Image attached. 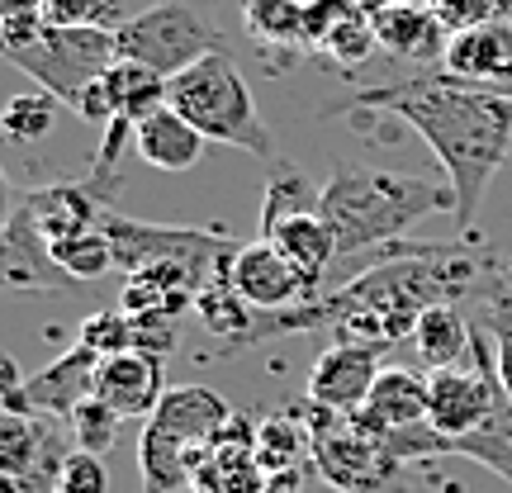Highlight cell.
<instances>
[{
    "mask_svg": "<svg viewBox=\"0 0 512 493\" xmlns=\"http://www.w3.org/2000/svg\"><path fill=\"white\" fill-rule=\"evenodd\" d=\"M95 375H100V356L91 347L76 342L72 351H62L53 366H43L38 375L19 384V389H5V413H53V418H72L86 399H95Z\"/></svg>",
    "mask_w": 512,
    "mask_h": 493,
    "instance_id": "cell-10",
    "label": "cell"
},
{
    "mask_svg": "<svg viewBox=\"0 0 512 493\" xmlns=\"http://www.w3.org/2000/svg\"><path fill=\"white\" fill-rule=\"evenodd\" d=\"M456 214L451 185H432L403 171H375V166L337 162L323 181V219L337 238V261L366 256L403 238L413 223L432 214Z\"/></svg>",
    "mask_w": 512,
    "mask_h": 493,
    "instance_id": "cell-2",
    "label": "cell"
},
{
    "mask_svg": "<svg viewBox=\"0 0 512 493\" xmlns=\"http://www.w3.org/2000/svg\"><path fill=\"white\" fill-rule=\"evenodd\" d=\"M370 15H375V38H380V48L389 57L418 62V67L446 62L451 29L427 0H394V5H380Z\"/></svg>",
    "mask_w": 512,
    "mask_h": 493,
    "instance_id": "cell-15",
    "label": "cell"
},
{
    "mask_svg": "<svg viewBox=\"0 0 512 493\" xmlns=\"http://www.w3.org/2000/svg\"><path fill=\"white\" fill-rule=\"evenodd\" d=\"M494 361H498V380H503V389H508V399H512V332H498L494 337Z\"/></svg>",
    "mask_w": 512,
    "mask_h": 493,
    "instance_id": "cell-34",
    "label": "cell"
},
{
    "mask_svg": "<svg viewBox=\"0 0 512 493\" xmlns=\"http://www.w3.org/2000/svg\"><path fill=\"white\" fill-rule=\"evenodd\" d=\"M48 24L62 29H119L124 24V0H38Z\"/></svg>",
    "mask_w": 512,
    "mask_h": 493,
    "instance_id": "cell-29",
    "label": "cell"
},
{
    "mask_svg": "<svg viewBox=\"0 0 512 493\" xmlns=\"http://www.w3.org/2000/svg\"><path fill=\"white\" fill-rule=\"evenodd\" d=\"M53 256L72 280H100V275L114 271V247H110V238H105V228H91V233H81V238L62 242V247H53Z\"/></svg>",
    "mask_w": 512,
    "mask_h": 493,
    "instance_id": "cell-28",
    "label": "cell"
},
{
    "mask_svg": "<svg viewBox=\"0 0 512 493\" xmlns=\"http://www.w3.org/2000/svg\"><path fill=\"white\" fill-rule=\"evenodd\" d=\"M375 48L380 38L366 0H309V53L342 72H356Z\"/></svg>",
    "mask_w": 512,
    "mask_h": 493,
    "instance_id": "cell-13",
    "label": "cell"
},
{
    "mask_svg": "<svg viewBox=\"0 0 512 493\" xmlns=\"http://www.w3.org/2000/svg\"><path fill=\"white\" fill-rule=\"evenodd\" d=\"M95 399H105L119 418H152V413H157V403L166 399L162 361H157V356H143V351L100 356Z\"/></svg>",
    "mask_w": 512,
    "mask_h": 493,
    "instance_id": "cell-19",
    "label": "cell"
},
{
    "mask_svg": "<svg viewBox=\"0 0 512 493\" xmlns=\"http://www.w3.org/2000/svg\"><path fill=\"white\" fill-rule=\"evenodd\" d=\"M67 422H72L76 446H81V451H91V456H105L114 441H119V427H124V418H119L105 399H86Z\"/></svg>",
    "mask_w": 512,
    "mask_h": 493,
    "instance_id": "cell-30",
    "label": "cell"
},
{
    "mask_svg": "<svg viewBox=\"0 0 512 493\" xmlns=\"http://www.w3.org/2000/svg\"><path fill=\"white\" fill-rule=\"evenodd\" d=\"M261 238L309 275L313 294L323 285L328 266H337V238H332L328 219H323V185H313L299 166L280 162V157L271 162V176H266Z\"/></svg>",
    "mask_w": 512,
    "mask_h": 493,
    "instance_id": "cell-6",
    "label": "cell"
},
{
    "mask_svg": "<svg viewBox=\"0 0 512 493\" xmlns=\"http://www.w3.org/2000/svg\"><path fill=\"white\" fill-rule=\"evenodd\" d=\"M356 422L366 427L370 437L422 427L427 422V380H418L413 370H403V366H384L375 389H370L366 408L356 413Z\"/></svg>",
    "mask_w": 512,
    "mask_h": 493,
    "instance_id": "cell-20",
    "label": "cell"
},
{
    "mask_svg": "<svg viewBox=\"0 0 512 493\" xmlns=\"http://www.w3.org/2000/svg\"><path fill=\"white\" fill-rule=\"evenodd\" d=\"M105 238L114 247V271H147V266H185L200 280V290L228 280V266L238 256V242L209 233V228H190V223H143L105 209Z\"/></svg>",
    "mask_w": 512,
    "mask_h": 493,
    "instance_id": "cell-5",
    "label": "cell"
},
{
    "mask_svg": "<svg viewBox=\"0 0 512 493\" xmlns=\"http://www.w3.org/2000/svg\"><path fill=\"white\" fill-rule=\"evenodd\" d=\"M233 422V408L209 384H181L166 389L157 413L143 418L138 432V475L143 493H181L195 484L209 446Z\"/></svg>",
    "mask_w": 512,
    "mask_h": 493,
    "instance_id": "cell-3",
    "label": "cell"
},
{
    "mask_svg": "<svg viewBox=\"0 0 512 493\" xmlns=\"http://www.w3.org/2000/svg\"><path fill=\"white\" fill-rule=\"evenodd\" d=\"M181 342V332H176V318H133V351H143V356H157L166 361L171 351Z\"/></svg>",
    "mask_w": 512,
    "mask_h": 493,
    "instance_id": "cell-33",
    "label": "cell"
},
{
    "mask_svg": "<svg viewBox=\"0 0 512 493\" xmlns=\"http://www.w3.org/2000/svg\"><path fill=\"white\" fill-rule=\"evenodd\" d=\"M19 209L29 214V223L38 228V238L48 242V247H62V242L100 228L110 204L100 200L86 181H53V185L29 190V195L19 200Z\"/></svg>",
    "mask_w": 512,
    "mask_h": 493,
    "instance_id": "cell-14",
    "label": "cell"
},
{
    "mask_svg": "<svg viewBox=\"0 0 512 493\" xmlns=\"http://www.w3.org/2000/svg\"><path fill=\"white\" fill-rule=\"evenodd\" d=\"M261 493H309V484H304V470H285V475L266 479V489Z\"/></svg>",
    "mask_w": 512,
    "mask_h": 493,
    "instance_id": "cell-35",
    "label": "cell"
},
{
    "mask_svg": "<svg viewBox=\"0 0 512 493\" xmlns=\"http://www.w3.org/2000/svg\"><path fill=\"white\" fill-rule=\"evenodd\" d=\"M0 271H5V285H15V290H72L76 285L72 275L57 266L53 247L38 238V228L29 223V214L19 209V200H10V209H5Z\"/></svg>",
    "mask_w": 512,
    "mask_h": 493,
    "instance_id": "cell-17",
    "label": "cell"
},
{
    "mask_svg": "<svg viewBox=\"0 0 512 493\" xmlns=\"http://www.w3.org/2000/svg\"><path fill=\"white\" fill-rule=\"evenodd\" d=\"M19 72H29L38 81V91H48L62 100L67 110H76V100L91 91L95 81H105L119 48H114V29H62V24H43V34L10 53Z\"/></svg>",
    "mask_w": 512,
    "mask_h": 493,
    "instance_id": "cell-7",
    "label": "cell"
},
{
    "mask_svg": "<svg viewBox=\"0 0 512 493\" xmlns=\"http://www.w3.org/2000/svg\"><path fill=\"white\" fill-rule=\"evenodd\" d=\"M195 318L204 323V332H214V337L233 342V347H247V337L256 332V309L228 280L195 294Z\"/></svg>",
    "mask_w": 512,
    "mask_h": 493,
    "instance_id": "cell-26",
    "label": "cell"
},
{
    "mask_svg": "<svg viewBox=\"0 0 512 493\" xmlns=\"http://www.w3.org/2000/svg\"><path fill=\"white\" fill-rule=\"evenodd\" d=\"M57 105H62V100H53L48 91L10 95V105H5V114H0V124H5V133H10L15 143H38L43 133H53Z\"/></svg>",
    "mask_w": 512,
    "mask_h": 493,
    "instance_id": "cell-27",
    "label": "cell"
},
{
    "mask_svg": "<svg viewBox=\"0 0 512 493\" xmlns=\"http://www.w3.org/2000/svg\"><path fill=\"white\" fill-rule=\"evenodd\" d=\"M380 356L384 347H370V342H332V347H323V356L309 370V399L342 413V418H356L366 408L375 380H380Z\"/></svg>",
    "mask_w": 512,
    "mask_h": 493,
    "instance_id": "cell-12",
    "label": "cell"
},
{
    "mask_svg": "<svg viewBox=\"0 0 512 493\" xmlns=\"http://www.w3.org/2000/svg\"><path fill=\"white\" fill-rule=\"evenodd\" d=\"M242 29L261 53H309V0H242Z\"/></svg>",
    "mask_w": 512,
    "mask_h": 493,
    "instance_id": "cell-22",
    "label": "cell"
},
{
    "mask_svg": "<svg viewBox=\"0 0 512 493\" xmlns=\"http://www.w3.org/2000/svg\"><path fill=\"white\" fill-rule=\"evenodd\" d=\"M57 493H110V470H105V460L76 446L72 456H67V465H62Z\"/></svg>",
    "mask_w": 512,
    "mask_h": 493,
    "instance_id": "cell-32",
    "label": "cell"
},
{
    "mask_svg": "<svg viewBox=\"0 0 512 493\" xmlns=\"http://www.w3.org/2000/svg\"><path fill=\"white\" fill-rule=\"evenodd\" d=\"M413 347H418V356H422V366L427 370L465 366V356L475 351V328L460 318L456 304H441V309H427L418 318Z\"/></svg>",
    "mask_w": 512,
    "mask_h": 493,
    "instance_id": "cell-24",
    "label": "cell"
},
{
    "mask_svg": "<svg viewBox=\"0 0 512 493\" xmlns=\"http://www.w3.org/2000/svg\"><path fill=\"white\" fill-rule=\"evenodd\" d=\"M81 347H91L95 356H119V351H133V318L124 309H105L91 313L81 332H76Z\"/></svg>",
    "mask_w": 512,
    "mask_h": 493,
    "instance_id": "cell-31",
    "label": "cell"
},
{
    "mask_svg": "<svg viewBox=\"0 0 512 493\" xmlns=\"http://www.w3.org/2000/svg\"><path fill=\"white\" fill-rule=\"evenodd\" d=\"M166 76H157L152 67L143 62H114L105 72V91H110V124H124V128H138L147 114H157L166 105ZM105 124V128H110Z\"/></svg>",
    "mask_w": 512,
    "mask_h": 493,
    "instance_id": "cell-23",
    "label": "cell"
},
{
    "mask_svg": "<svg viewBox=\"0 0 512 493\" xmlns=\"http://www.w3.org/2000/svg\"><path fill=\"white\" fill-rule=\"evenodd\" d=\"M256 460L266 475H285L313 460V437L299 413H266L256 418Z\"/></svg>",
    "mask_w": 512,
    "mask_h": 493,
    "instance_id": "cell-25",
    "label": "cell"
},
{
    "mask_svg": "<svg viewBox=\"0 0 512 493\" xmlns=\"http://www.w3.org/2000/svg\"><path fill=\"white\" fill-rule=\"evenodd\" d=\"M441 72L470 81V86L512 91V19H489V24L451 34Z\"/></svg>",
    "mask_w": 512,
    "mask_h": 493,
    "instance_id": "cell-18",
    "label": "cell"
},
{
    "mask_svg": "<svg viewBox=\"0 0 512 493\" xmlns=\"http://www.w3.org/2000/svg\"><path fill=\"white\" fill-rule=\"evenodd\" d=\"M166 105L181 114L185 124L200 128L209 143L242 147V152H252L261 162H275V157H280L266 119L256 114L252 86H247V76L238 72V62H233L228 48L200 57V62L185 67L181 76H171Z\"/></svg>",
    "mask_w": 512,
    "mask_h": 493,
    "instance_id": "cell-4",
    "label": "cell"
},
{
    "mask_svg": "<svg viewBox=\"0 0 512 493\" xmlns=\"http://www.w3.org/2000/svg\"><path fill=\"white\" fill-rule=\"evenodd\" d=\"M356 110L394 114L408 128H418L456 195V228H475L489 185L512 152V91L432 72L370 86L356 95Z\"/></svg>",
    "mask_w": 512,
    "mask_h": 493,
    "instance_id": "cell-1",
    "label": "cell"
},
{
    "mask_svg": "<svg viewBox=\"0 0 512 493\" xmlns=\"http://www.w3.org/2000/svg\"><path fill=\"white\" fill-rule=\"evenodd\" d=\"M204 147H209V138L195 124H185L171 105L147 114L143 124L133 128V152L157 171H190L204 157Z\"/></svg>",
    "mask_w": 512,
    "mask_h": 493,
    "instance_id": "cell-21",
    "label": "cell"
},
{
    "mask_svg": "<svg viewBox=\"0 0 512 493\" xmlns=\"http://www.w3.org/2000/svg\"><path fill=\"white\" fill-rule=\"evenodd\" d=\"M228 285L252 304L256 313H285L304 299H318L309 285V275L294 266L285 252H275L266 238L242 242L233 266H228Z\"/></svg>",
    "mask_w": 512,
    "mask_h": 493,
    "instance_id": "cell-11",
    "label": "cell"
},
{
    "mask_svg": "<svg viewBox=\"0 0 512 493\" xmlns=\"http://www.w3.org/2000/svg\"><path fill=\"white\" fill-rule=\"evenodd\" d=\"M114 48L124 62H143L157 76H181L185 67H195L200 57L219 53L223 43L219 34L204 24L190 5H176V0H162L143 15H128L119 29H114Z\"/></svg>",
    "mask_w": 512,
    "mask_h": 493,
    "instance_id": "cell-9",
    "label": "cell"
},
{
    "mask_svg": "<svg viewBox=\"0 0 512 493\" xmlns=\"http://www.w3.org/2000/svg\"><path fill=\"white\" fill-rule=\"evenodd\" d=\"M266 470L256 460V422L233 413V422L223 427L204 465L195 470V484L190 493H261L266 489Z\"/></svg>",
    "mask_w": 512,
    "mask_h": 493,
    "instance_id": "cell-16",
    "label": "cell"
},
{
    "mask_svg": "<svg viewBox=\"0 0 512 493\" xmlns=\"http://www.w3.org/2000/svg\"><path fill=\"white\" fill-rule=\"evenodd\" d=\"M294 413L304 418V427H309V437H313V470L328 479L332 489L380 493L394 479L399 460L389 456L356 418H342V413H332V408H323V403H313V399L299 403Z\"/></svg>",
    "mask_w": 512,
    "mask_h": 493,
    "instance_id": "cell-8",
    "label": "cell"
}]
</instances>
